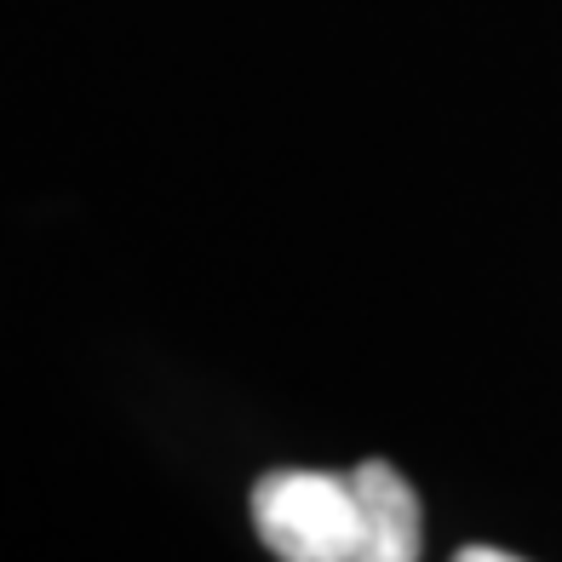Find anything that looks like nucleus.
<instances>
[{"mask_svg":"<svg viewBox=\"0 0 562 562\" xmlns=\"http://www.w3.org/2000/svg\"><path fill=\"white\" fill-rule=\"evenodd\" d=\"M252 528L276 562H419L425 510L391 459L356 471H270L252 482Z\"/></svg>","mask_w":562,"mask_h":562,"instance_id":"f257e3e1","label":"nucleus"},{"mask_svg":"<svg viewBox=\"0 0 562 562\" xmlns=\"http://www.w3.org/2000/svg\"><path fill=\"white\" fill-rule=\"evenodd\" d=\"M453 562H522L517 551H499V546H465Z\"/></svg>","mask_w":562,"mask_h":562,"instance_id":"f03ea898","label":"nucleus"}]
</instances>
